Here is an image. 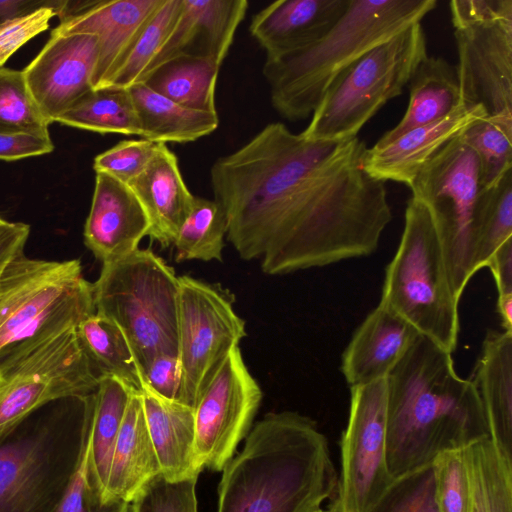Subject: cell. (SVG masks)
<instances>
[{"label":"cell","instance_id":"6da1fadb","mask_svg":"<svg viewBox=\"0 0 512 512\" xmlns=\"http://www.w3.org/2000/svg\"><path fill=\"white\" fill-rule=\"evenodd\" d=\"M358 137L311 140L270 123L211 167L226 238L268 275L366 257L392 220L384 182Z\"/></svg>","mask_w":512,"mask_h":512},{"label":"cell","instance_id":"7a4b0ae2","mask_svg":"<svg viewBox=\"0 0 512 512\" xmlns=\"http://www.w3.org/2000/svg\"><path fill=\"white\" fill-rule=\"evenodd\" d=\"M452 353L419 335L387 380V466L393 478L489 437L477 390Z\"/></svg>","mask_w":512,"mask_h":512},{"label":"cell","instance_id":"3957f363","mask_svg":"<svg viewBox=\"0 0 512 512\" xmlns=\"http://www.w3.org/2000/svg\"><path fill=\"white\" fill-rule=\"evenodd\" d=\"M222 471L217 512H318L336 495L328 440L297 412L265 415Z\"/></svg>","mask_w":512,"mask_h":512},{"label":"cell","instance_id":"277c9868","mask_svg":"<svg viewBox=\"0 0 512 512\" xmlns=\"http://www.w3.org/2000/svg\"><path fill=\"white\" fill-rule=\"evenodd\" d=\"M436 0H350L319 41L303 49L266 58L263 75L275 110L290 121L311 116L334 79L378 44L421 20Z\"/></svg>","mask_w":512,"mask_h":512},{"label":"cell","instance_id":"5b68a950","mask_svg":"<svg viewBox=\"0 0 512 512\" xmlns=\"http://www.w3.org/2000/svg\"><path fill=\"white\" fill-rule=\"evenodd\" d=\"M93 283L79 260L17 255L0 278V363L95 314Z\"/></svg>","mask_w":512,"mask_h":512},{"label":"cell","instance_id":"8992f818","mask_svg":"<svg viewBox=\"0 0 512 512\" xmlns=\"http://www.w3.org/2000/svg\"><path fill=\"white\" fill-rule=\"evenodd\" d=\"M459 300L431 216L411 197L400 243L385 270L380 302L420 335L453 353L458 343Z\"/></svg>","mask_w":512,"mask_h":512},{"label":"cell","instance_id":"52a82bcc","mask_svg":"<svg viewBox=\"0 0 512 512\" xmlns=\"http://www.w3.org/2000/svg\"><path fill=\"white\" fill-rule=\"evenodd\" d=\"M178 291L173 268L140 248L102 264L93 283L96 313L122 330L141 373L160 354L178 355Z\"/></svg>","mask_w":512,"mask_h":512},{"label":"cell","instance_id":"ba28073f","mask_svg":"<svg viewBox=\"0 0 512 512\" xmlns=\"http://www.w3.org/2000/svg\"><path fill=\"white\" fill-rule=\"evenodd\" d=\"M427 56L416 23L378 44L330 84L302 135L311 140H349L391 99L400 96Z\"/></svg>","mask_w":512,"mask_h":512},{"label":"cell","instance_id":"9c48e42d","mask_svg":"<svg viewBox=\"0 0 512 512\" xmlns=\"http://www.w3.org/2000/svg\"><path fill=\"white\" fill-rule=\"evenodd\" d=\"M90 395L77 426L24 421L0 441V512H55L78 466Z\"/></svg>","mask_w":512,"mask_h":512},{"label":"cell","instance_id":"30bf717a","mask_svg":"<svg viewBox=\"0 0 512 512\" xmlns=\"http://www.w3.org/2000/svg\"><path fill=\"white\" fill-rule=\"evenodd\" d=\"M461 103L512 133V0L449 3Z\"/></svg>","mask_w":512,"mask_h":512},{"label":"cell","instance_id":"8fae6325","mask_svg":"<svg viewBox=\"0 0 512 512\" xmlns=\"http://www.w3.org/2000/svg\"><path fill=\"white\" fill-rule=\"evenodd\" d=\"M409 188L431 216L460 299L475 274L473 225L483 190L477 156L458 136L424 165Z\"/></svg>","mask_w":512,"mask_h":512},{"label":"cell","instance_id":"7c38bea8","mask_svg":"<svg viewBox=\"0 0 512 512\" xmlns=\"http://www.w3.org/2000/svg\"><path fill=\"white\" fill-rule=\"evenodd\" d=\"M0 375V441L48 403L94 393L100 379L76 327L1 362Z\"/></svg>","mask_w":512,"mask_h":512},{"label":"cell","instance_id":"4fadbf2b","mask_svg":"<svg viewBox=\"0 0 512 512\" xmlns=\"http://www.w3.org/2000/svg\"><path fill=\"white\" fill-rule=\"evenodd\" d=\"M178 281L182 404L194 408L230 350L246 336L245 322L230 299L212 285L187 275L179 276Z\"/></svg>","mask_w":512,"mask_h":512},{"label":"cell","instance_id":"5bb4252c","mask_svg":"<svg viewBox=\"0 0 512 512\" xmlns=\"http://www.w3.org/2000/svg\"><path fill=\"white\" fill-rule=\"evenodd\" d=\"M387 380L350 387L340 439L336 501L340 512H369L393 481L386 453Z\"/></svg>","mask_w":512,"mask_h":512},{"label":"cell","instance_id":"9a60e30c","mask_svg":"<svg viewBox=\"0 0 512 512\" xmlns=\"http://www.w3.org/2000/svg\"><path fill=\"white\" fill-rule=\"evenodd\" d=\"M262 390L239 346L230 350L201 392L193 410L195 461L202 470L222 471L250 430Z\"/></svg>","mask_w":512,"mask_h":512},{"label":"cell","instance_id":"2e32d148","mask_svg":"<svg viewBox=\"0 0 512 512\" xmlns=\"http://www.w3.org/2000/svg\"><path fill=\"white\" fill-rule=\"evenodd\" d=\"M97 58L95 35L52 31L22 71L30 95L50 124L93 90Z\"/></svg>","mask_w":512,"mask_h":512},{"label":"cell","instance_id":"e0dca14e","mask_svg":"<svg viewBox=\"0 0 512 512\" xmlns=\"http://www.w3.org/2000/svg\"><path fill=\"white\" fill-rule=\"evenodd\" d=\"M164 0L81 1L75 13L52 31L97 37L98 58L93 89L105 87L128 49Z\"/></svg>","mask_w":512,"mask_h":512},{"label":"cell","instance_id":"ac0fdd59","mask_svg":"<svg viewBox=\"0 0 512 512\" xmlns=\"http://www.w3.org/2000/svg\"><path fill=\"white\" fill-rule=\"evenodd\" d=\"M149 219L131 188L115 178L96 173L84 241L102 264L121 259L148 236Z\"/></svg>","mask_w":512,"mask_h":512},{"label":"cell","instance_id":"d6986e66","mask_svg":"<svg viewBox=\"0 0 512 512\" xmlns=\"http://www.w3.org/2000/svg\"><path fill=\"white\" fill-rule=\"evenodd\" d=\"M247 10L246 0H181L177 18L149 71L180 55L207 58L221 66Z\"/></svg>","mask_w":512,"mask_h":512},{"label":"cell","instance_id":"ffe728a7","mask_svg":"<svg viewBox=\"0 0 512 512\" xmlns=\"http://www.w3.org/2000/svg\"><path fill=\"white\" fill-rule=\"evenodd\" d=\"M484 118L481 107L461 104L443 119L413 128L385 145L367 148L364 169L378 181H396L410 186L441 148Z\"/></svg>","mask_w":512,"mask_h":512},{"label":"cell","instance_id":"44dd1931","mask_svg":"<svg viewBox=\"0 0 512 512\" xmlns=\"http://www.w3.org/2000/svg\"><path fill=\"white\" fill-rule=\"evenodd\" d=\"M418 331L379 302L355 330L341 359V372L352 386L388 377L419 337Z\"/></svg>","mask_w":512,"mask_h":512},{"label":"cell","instance_id":"7402d4cb","mask_svg":"<svg viewBox=\"0 0 512 512\" xmlns=\"http://www.w3.org/2000/svg\"><path fill=\"white\" fill-rule=\"evenodd\" d=\"M349 2L278 0L254 15L249 30L266 51V58L281 56L323 38L345 13Z\"/></svg>","mask_w":512,"mask_h":512},{"label":"cell","instance_id":"603a6c76","mask_svg":"<svg viewBox=\"0 0 512 512\" xmlns=\"http://www.w3.org/2000/svg\"><path fill=\"white\" fill-rule=\"evenodd\" d=\"M128 186L149 219L148 236L164 248L173 245L195 198L183 180L176 155L161 143L147 167Z\"/></svg>","mask_w":512,"mask_h":512},{"label":"cell","instance_id":"cb8c5ba5","mask_svg":"<svg viewBox=\"0 0 512 512\" xmlns=\"http://www.w3.org/2000/svg\"><path fill=\"white\" fill-rule=\"evenodd\" d=\"M489 438L512 462V332L488 330L473 370Z\"/></svg>","mask_w":512,"mask_h":512},{"label":"cell","instance_id":"d4e9b609","mask_svg":"<svg viewBox=\"0 0 512 512\" xmlns=\"http://www.w3.org/2000/svg\"><path fill=\"white\" fill-rule=\"evenodd\" d=\"M161 474L149 434L140 393L133 392L127 404L115 443L104 501L128 503L154 477Z\"/></svg>","mask_w":512,"mask_h":512},{"label":"cell","instance_id":"484cf974","mask_svg":"<svg viewBox=\"0 0 512 512\" xmlns=\"http://www.w3.org/2000/svg\"><path fill=\"white\" fill-rule=\"evenodd\" d=\"M149 434L161 474L169 481L198 477L193 408L168 401L148 390L140 392Z\"/></svg>","mask_w":512,"mask_h":512},{"label":"cell","instance_id":"4316f807","mask_svg":"<svg viewBox=\"0 0 512 512\" xmlns=\"http://www.w3.org/2000/svg\"><path fill=\"white\" fill-rule=\"evenodd\" d=\"M409 83L410 97L404 116L375 145H385L413 128L443 119L462 104L456 66L443 58L427 55Z\"/></svg>","mask_w":512,"mask_h":512},{"label":"cell","instance_id":"83f0119b","mask_svg":"<svg viewBox=\"0 0 512 512\" xmlns=\"http://www.w3.org/2000/svg\"><path fill=\"white\" fill-rule=\"evenodd\" d=\"M141 126V137L151 142L186 143L214 132L217 112L180 105L150 89L144 83L129 88Z\"/></svg>","mask_w":512,"mask_h":512},{"label":"cell","instance_id":"f1b7e54d","mask_svg":"<svg viewBox=\"0 0 512 512\" xmlns=\"http://www.w3.org/2000/svg\"><path fill=\"white\" fill-rule=\"evenodd\" d=\"M220 67L207 58L180 55L150 70L141 83L185 107L217 112L215 89Z\"/></svg>","mask_w":512,"mask_h":512},{"label":"cell","instance_id":"f546056e","mask_svg":"<svg viewBox=\"0 0 512 512\" xmlns=\"http://www.w3.org/2000/svg\"><path fill=\"white\" fill-rule=\"evenodd\" d=\"M133 392L120 380L111 376H102L97 389L91 394L89 409L91 468L103 496L115 443Z\"/></svg>","mask_w":512,"mask_h":512},{"label":"cell","instance_id":"4dcf8cb0","mask_svg":"<svg viewBox=\"0 0 512 512\" xmlns=\"http://www.w3.org/2000/svg\"><path fill=\"white\" fill-rule=\"evenodd\" d=\"M469 485L467 512H512V462L503 458L490 438L463 449Z\"/></svg>","mask_w":512,"mask_h":512},{"label":"cell","instance_id":"1f68e13d","mask_svg":"<svg viewBox=\"0 0 512 512\" xmlns=\"http://www.w3.org/2000/svg\"><path fill=\"white\" fill-rule=\"evenodd\" d=\"M76 331L100 377H114L134 392L144 389L143 376L130 344L116 323L95 312L83 320Z\"/></svg>","mask_w":512,"mask_h":512},{"label":"cell","instance_id":"d6a6232c","mask_svg":"<svg viewBox=\"0 0 512 512\" xmlns=\"http://www.w3.org/2000/svg\"><path fill=\"white\" fill-rule=\"evenodd\" d=\"M56 122L98 133L141 135L140 121L129 89H93Z\"/></svg>","mask_w":512,"mask_h":512},{"label":"cell","instance_id":"836d02e7","mask_svg":"<svg viewBox=\"0 0 512 512\" xmlns=\"http://www.w3.org/2000/svg\"><path fill=\"white\" fill-rule=\"evenodd\" d=\"M512 239V170L495 185L483 189L473 225L475 273L486 267L492 254Z\"/></svg>","mask_w":512,"mask_h":512},{"label":"cell","instance_id":"e575fe53","mask_svg":"<svg viewBox=\"0 0 512 512\" xmlns=\"http://www.w3.org/2000/svg\"><path fill=\"white\" fill-rule=\"evenodd\" d=\"M227 222L215 200L195 196L193 206L173 243L177 262L222 261Z\"/></svg>","mask_w":512,"mask_h":512},{"label":"cell","instance_id":"d590c367","mask_svg":"<svg viewBox=\"0 0 512 512\" xmlns=\"http://www.w3.org/2000/svg\"><path fill=\"white\" fill-rule=\"evenodd\" d=\"M181 0H164L142 28L105 87L129 89L141 83L177 18Z\"/></svg>","mask_w":512,"mask_h":512},{"label":"cell","instance_id":"8d00e7d4","mask_svg":"<svg viewBox=\"0 0 512 512\" xmlns=\"http://www.w3.org/2000/svg\"><path fill=\"white\" fill-rule=\"evenodd\" d=\"M460 138L477 156L482 189L492 187L512 170V133L496 123L479 120Z\"/></svg>","mask_w":512,"mask_h":512},{"label":"cell","instance_id":"74e56055","mask_svg":"<svg viewBox=\"0 0 512 512\" xmlns=\"http://www.w3.org/2000/svg\"><path fill=\"white\" fill-rule=\"evenodd\" d=\"M49 125L30 95L22 71L0 67V133L49 134Z\"/></svg>","mask_w":512,"mask_h":512},{"label":"cell","instance_id":"f35d334b","mask_svg":"<svg viewBox=\"0 0 512 512\" xmlns=\"http://www.w3.org/2000/svg\"><path fill=\"white\" fill-rule=\"evenodd\" d=\"M369 512H440L432 463L394 478Z\"/></svg>","mask_w":512,"mask_h":512},{"label":"cell","instance_id":"ab89813d","mask_svg":"<svg viewBox=\"0 0 512 512\" xmlns=\"http://www.w3.org/2000/svg\"><path fill=\"white\" fill-rule=\"evenodd\" d=\"M90 409V402H89ZM130 503L112 499L103 500L91 468V435L88 425L78 466L55 512H129Z\"/></svg>","mask_w":512,"mask_h":512},{"label":"cell","instance_id":"60d3db41","mask_svg":"<svg viewBox=\"0 0 512 512\" xmlns=\"http://www.w3.org/2000/svg\"><path fill=\"white\" fill-rule=\"evenodd\" d=\"M197 478L169 481L157 475L131 501L132 512H198Z\"/></svg>","mask_w":512,"mask_h":512},{"label":"cell","instance_id":"b9f144b4","mask_svg":"<svg viewBox=\"0 0 512 512\" xmlns=\"http://www.w3.org/2000/svg\"><path fill=\"white\" fill-rule=\"evenodd\" d=\"M435 499L440 512H467L469 485L463 449L440 453L432 462Z\"/></svg>","mask_w":512,"mask_h":512},{"label":"cell","instance_id":"7bdbcfd3","mask_svg":"<svg viewBox=\"0 0 512 512\" xmlns=\"http://www.w3.org/2000/svg\"><path fill=\"white\" fill-rule=\"evenodd\" d=\"M160 144L146 139L120 141L97 155L93 168L128 185L147 167Z\"/></svg>","mask_w":512,"mask_h":512},{"label":"cell","instance_id":"ee69618b","mask_svg":"<svg viewBox=\"0 0 512 512\" xmlns=\"http://www.w3.org/2000/svg\"><path fill=\"white\" fill-rule=\"evenodd\" d=\"M57 4L58 0H48L37 9L0 24V67L24 44L49 28L51 19L57 16Z\"/></svg>","mask_w":512,"mask_h":512},{"label":"cell","instance_id":"f6af8a7d","mask_svg":"<svg viewBox=\"0 0 512 512\" xmlns=\"http://www.w3.org/2000/svg\"><path fill=\"white\" fill-rule=\"evenodd\" d=\"M142 376L143 390L182 404V375L178 355L160 354L154 357L144 368Z\"/></svg>","mask_w":512,"mask_h":512},{"label":"cell","instance_id":"bcb514c9","mask_svg":"<svg viewBox=\"0 0 512 512\" xmlns=\"http://www.w3.org/2000/svg\"><path fill=\"white\" fill-rule=\"evenodd\" d=\"M54 150L50 134L34 132L0 133V160L15 161L48 154Z\"/></svg>","mask_w":512,"mask_h":512},{"label":"cell","instance_id":"7dc6e473","mask_svg":"<svg viewBox=\"0 0 512 512\" xmlns=\"http://www.w3.org/2000/svg\"><path fill=\"white\" fill-rule=\"evenodd\" d=\"M486 267L492 272L498 296L512 294V239L492 254Z\"/></svg>","mask_w":512,"mask_h":512},{"label":"cell","instance_id":"c3c4849f","mask_svg":"<svg viewBox=\"0 0 512 512\" xmlns=\"http://www.w3.org/2000/svg\"><path fill=\"white\" fill-rule=\"evenodd\" d=\"M29 233V225L20 222H11L0 234V278L7 265L17 255L24 252Z\"/></svg>","mask_w":512,"mask_h":512},{"label":"cell","instance_id":"681fc988","mask_svg":"<svg viewBox=\"0 0 512 512\" xmlns=\"http://www.w3.org/2000/svg\"><path fill=\"white\" fill-rule=\"evenodd\" d=\"M48 0H0V24L8 18L30 12Z\"/></svg>","mask_w":512,"mask_h":512},{"label":"cell","instance_id":"f907efd6","mask_svg":"<svg viewBox=\"0 0 512 512\" xmlns=\"http://www.w3.org/2000/svg\"><path fill=\"white\" fill-rule=\"evenodd\" d=\"M497 312L503 331L512 332V294L498 296Z\"/></svg>","mask_w":512,"mask_h":512},{"label":"cell","instance_id":"816d5d0a","mask_svg":"<svg viewBox=\"0 0 512 512\" xmlns=\"http://www.w3.org/2000/svg\"><path fill=\"white\" fill-rule=\"evenodd\" d=\"M318 512H340L338 505L336 501L333 499V501L329 504L327 507H323Z\"/></svg>","mask_w":512,"mask_h":512},{"label":"cell","instance_id":"f5cc1de1","mask_svg":"<svg viewBox=\"0 0 512 512\" xmlns=\"http://www.w3.org/2000/svg\"><path fill=\"white\" fill-rule=\"evenodd\" d=\"M11 222H8L0 217V234L10 225Z\"/></svg>","mask_w":512,"mask_h":512},{"label":"cell","instance_id":"db71d44e","mask_svg":"<svg viewBox=\"0 0 512 512\" xmlns=\"http://www.w3.org/2000/svg\"><path fill=\"white\" fill-rule=\"evenodd\" d=\"M0 377H1V375H0Z\"/></svg>","mask_w":512,"mask_h":512}]
</instances>
